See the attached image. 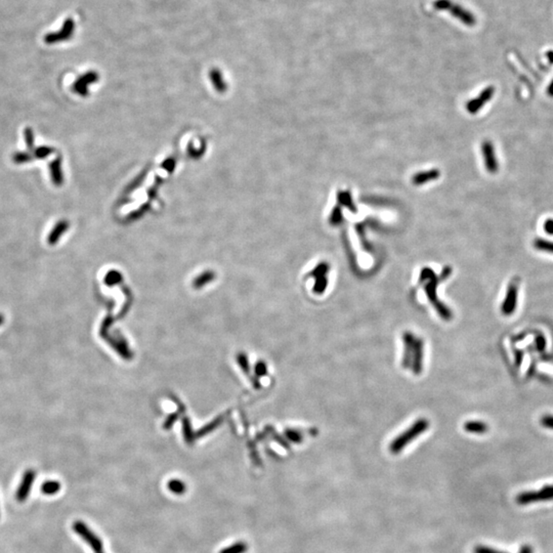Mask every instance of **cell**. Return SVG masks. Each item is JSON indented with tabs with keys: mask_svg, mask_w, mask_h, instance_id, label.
Wrapping results in <instances>:
<instances>
[{
	"mask_svg": "<svg viewBox=\"0 0 553 553\" xmlns=\"http://www.w3.org/2000/svg\"><path fill=\"white\" fill-rule=\"evenodd\" d=\"M405 351L403 358V367L412 368L413 372L417 375L422 371L423 365V341L421 338L416 337L413 333L406 332L403 335Z\"/></svg>",
	"mask_w": 553,
	"mask_h": 553,
	"instance_id": "cell-1",
	"label": "cell"
},
{
	"mask_svg": "<svg viewBox=\"0 0 553 553\" xmlns=\"http://www.w3.org/2000/svg\"><path fill=\"white\" fill-rule=\"evenodd\" d=\"M428 427H429L428 420L423 418L416 420L412 425H411V427L407 428L406 431H404L403 433H401L393 439L389 445V451L392 454L400 453L406 448V446L409 443L413 442L417 436L421 435L423 432L426 431Z\"/></svg>",
	"mask_w": 553,
	"mask_h": 553,
	"instance_id": "cell-2",
	"label": "cell"
},
{
	"mask_svg": "<svg viewBox=\"0 0 553 553\" xmlns=\"http://www.w3.org/2000/svg\"><path fill=\"white\" fill-rule=\"evenodd\" d=\"M420 281L421 282H423V281L427 282V284L425 285V290H426L425 292L427 293L428 298L431 301V303L434 305L438 315L441 316L444 320L452 319V311L444 303L439 301L438 298H437V296H436L437 280H436L435 274L432 273L430 268H424L422 273H421Z\"/></svg>",
	"mask_w": 553,
	"mask_h": 553,
	"instance_id": "cell-3",
	"label": "cell"
},
{
	"mask_svg": "<svg viewBox=\"0 0 553 553\" xmlns=\"http://www.w3.org/2000/svg\"><path fill=\"white\" fill-rule=\"evenodd\" d=\"M434 6L437 9H444L449 10L451 15H453L456 19L460 20L463 24L467 26H472L475 24V19L469 11L465 10L461 6L454 4L449 0H437L434 3Z\"/></svg>",
	"mask_w": 553,
	"mask_h": 553,
	"instance_id": "cell-4",
	"label": "cell"
},
{
	"mask_svg": "<svg viewBox=\"0 0 553 553\" xmlns=\"http://www.w3.org/2000/svg\"><path fill=\"white\" fill-rule=\"evenodd\" d=\"M75 21L72 18H68L65 20L60 31L48 33L44 36V42L46 44H54L71 39L75 33Z\"/></svg>",
	"mask_w": 553,
	"mask_h": 553,
	"instance_id": "cell-5",
	"label": "cell"
},
{
	"mask_svg": "<svg viewBox=\"0 0 553 553\" xmlns=\"http://www.w3.org/2000/svg\"><path fill=\"white\" fill-rule=\"evenodd\" d=\"M552 499H553V486H546L540 491L520 493L516 497V502L519 505H527L538 501H546Z\"/></svg>",
	"mask_w": 553,
	"mask_h": 553,
	"instance_id": "cell-6",
	"label": "cell"
},
{
	"mask_svg": "<svg viewBox=\"0 0 553 553\" xmlns=\"http://www.w3.org/2000/svg\"><path fill=\"white\" fill-rule=\"evenodd\" d=\"M73 530L91 546L95 553H102V541L88 529L86 524L83 523L82 521H76L73 524Z\"/></svg>",
	"mask_w": 553,
	"mask_h": 553,
	"instance_id": "cell-7",
	"label": "cell"
},
{
	"mask_svg": "<svg viewBox=\"0 0 553 553\" xmlns=\"http://www.w3.org/2000/svg\"><path fill=\"white\" fill-rule=\"evenodd\" d=\"M517 296H518V285L515 282H511V284L507 288L504 301L501 305V311L505 316L512 315L517 305Z\"/></svg>",
	"mask_w": 553,
	"mask_h": 553,
	"instance_id": "cell-8",
	"label": "cell"
},
{
	"mask_svg": "<svg viewBox=\"0 0 553 553\" xmlns=\"http://www.w3.org/2000/svg\"><path fill=\"white\" fill-rule=\"evenodd\" d=\"M98 79L97 74L94 71H89V72L85 73L84 75L80 76L72 85L73 90L81 96H86L88 93L87 85L96 82Z\"/></svg>",
	"mask_w": 553,
	"mask_h": 553,
	"instance_id": "cell-9",
	"label": "cell"
},
{
	"mask_svg": "<svg viewBox=\"0 0 553 553\" xmlns=\"http://www.w3.org/2000/svg\"><path fill=\"white\" fill-rule=\"evenodd\" d=\"M35 471L32 469H28L27 471H25L22 481L20 484V487L18 489L17 495L16 497L17 499L22 502L25 501L28 498V495H29L30 491H31V487L34 484V480H35Z\"/></svg>",
	"mask_w": 553,
	"mask_h": 553,
	"instance_id": "cell-10",
	"label": "cell"
},
{
	"mask_svg": "<svg viewBox=\"0 0 553 553\" xmlns=\"http://www.w3.org/2000/svg\"><path fill=\"white\" fill-rule=\"evenodd\" d=\"M481 151H483V155L485 157V164L487 170L491 173H495L498 170V162L497 159H496L493 144L491 141L486 140L485 143H483V146H481Z\"/></svg>",
	"mask_w": 553,
	"mask_h": 553,
	"instance_id": "cell-11",
	"label": "cell"
},
{
	"mask_svg": "<svg viewBox=\"0 0 553 553\" xmlns=\"http://www.w3.org/2000/svg\"><path fill=\"white\" fill-rule=\"evenodd\" d=\"M69 226L70 223L66 219H62L59 222H56V224L53 226V229L51 230V232L47 237V243L50 246H54L55 244H58L62 236L69 230Z\"/></svg>",
	"mask_w": 553,
	"mask_h": 553,
	"instance_id": "cell-12",
	"label": "cell"
},
{
	"mask_svg": "<svg viewBox=\"0 0 553 553\" xmlns=\"http://www.w3.org/2000/svg\"><path fill=\"white\" fill-rule=\"evenodd\" d=\"M49 171L51 180L55 187H62L64 183V175L62 170V157L58 156L49 164Z\"/></svg>",
	"mask_w": 553,
	"mask_h": 553,
	"instance_id": "cell-13",
	"label": "cell"
},
{
	"mask_svg": "<svg viewBox=\"0 0 553 553\" xmlns=\"http://www.w3.org/2000/svg\"><path fill=\"white\" fill-rule=\"evenodd\" d=\"M463 427L465 431L476 434L486 433L489 429L488 425L483 421H467L464 423Z\"/></svg>",
	"mask_w": 553,
	"mask_h": 553,
	"instance_id": "cell-14",
	"label": "cell"
},
{
	"mask_svg": "<svg viewBox=\"0 0 553 553\" xmlns=\"http://www.w3.org/2000/svg\"><path fill=\"white\" fill-rule=\"evenodd\" d=\"M493 94H494V87H488L487 89H485L480 93V96L477 98V100H474L470 104L471 112H476L481 106L485 105L486 102L490 100V98L493 96Z\"/></svg>",
	"mask_w": 553,
	"mask_h": 553,
	"instance_id": "cell-15",
	"label": "cell"
},
{
	"mask_svg": "<svg viewBox=\"0 0 553 553\" xmlns=\"http://www.w3.org/2000/svg\"><path fill=\"white\" fill-rule=\"evenodd\" d=\"M474 553H506V552L496 550L494 548H490V547H486V546H476L474 548ZM519 553H533V549L529 545H523L521 547Z\"/></svg>",
	"mask_w": 553,
	"mask_h": 553,
	"instance_id": "cell-16",
	"label": "cell"
},
{
	"mask_svg": "<svg viewBox=\"0 0 553 553\" xmlns=\"http://www.w3.org/2000/svg\"><path fill=\"white\" fill-rule=\"evenodd\" d=\"M534 247L539 251L553 254V241H547L544 239H536L534 241Z\"/></svg>",
	"mask_w": 553,
	"mask_h": 553,
	"instance_id": "cell-17",
	"label": "cell"
},
{
	"mask_svg": "<svg viewBox=\"0 0 553 553\" xmlns=\"http://www.w3.org/2000/svg\"><path fill=\"white\" fill-rule=\"evenodd\" d=\"M61 490V484L55 480H48L42 485L41 491L45 495H54Z\"/></svg>",
	"mask_w": 553,
	"mask_h": 553,
	"instance_id": "cell-18",
	"label": "cell"
},
{
	"mask_svg": "<svg viewBox=\"0 0 553 553\" xmlns=\"http://www.w3.org/2000/svg\"><path fill=\"white\" fill-rule=\"evenodd\" d=\"M33 155L30 152H16L12 155V161L16 164H24L32 161Z\"/></svg>",
	"mask_w": 553,
	"mask_h": 553,
	"instance_id": "cell-19",
	"label": "cell"
},
{
	"mask_svg": "<svg viewBox=\"0 0 553 553\" xmlns=\"http://www.w3.org/2000/svg\"><path fill=\"white\" fill-rule=\"evenodd\" d=\"M167 487H168V490H169L170 492H172V493H174V494H176V495H181V494H183L184 492H186V490H187L186 485H184L181 480H177V479H171V480H170L169 483H168V485H167Z\"/></svg>",
	"mask_w": 553,
	"mask_h": 553,
	"instance_id": "cell-20",
	"label": "cell"
},
{
	"mask_svg": "<svg viewBox=\"0 0 553 553\" xmlns=\"http://www.w3.org/2000/svg\"><path fill=\"white\" fill-rule=\"evenodd\" d=\"M24 137L26 140V145L28 150L32 154L35 150V137H34V131L32 130V128L30 127H27V128L24 130Z\"/></svg>",
	"mask_w": 553,
	"mask_h": 553,
	"instance_id": "cell-21",
	"label": "cell"
},
{
	"mask_svg": "<svg viewBox=\"0 0 553 553\" xmlns=\"http://www.w3.org/2000/svg\"><path fill=\"white\" fill-rule=\"evenodd\" d=\"M54 152V149L50 148V147H46V146H42L39 148H36L34 150V152L32 153L33 157L37 158V159H45L48 156H50L52 153Z\"/></svg>",
	"mask_w": 553,
	"mask_h": 553,
	"instance_id": "cell-22",
	"label": "cell"
},
{
	"mask_svg": "<svg viewBox=\"0 0 553 553\" xmlns=\"http://www.w3.org/2000/svg\"><path fill=\"white\" fill-rule=\"evenodd\" d=\"M248 547L245 543L243 542H239L234 544L233 546L230 547H226L224 549H222L219 553H244L245 551H247Z\"/></svg>",
	"mask_w": 553,
	"mask_h": 553,
	"instance_id": "cell-23",
	"label": "cell"
},
{
	"mask_svg": "<svg viewBox=\"0 0 553 553\" xmlns=\"http://www.w3.org/2000/svg\"><path fill=\"white\" fill-rule=\"evenodd\" d=\"M540 423L542 426L546 427V428H550L553 429V416L551 415H545L541 418Z\"/></svg>",
	"mask_w": 553,
	"mask_h": 553,
	"instance_id": "cell-24",
	"label": "cell"
},
{
	"mask_svg": "<svg viewBox=\"0 0 553 553\" xmlns=\"http://www.w3.org/2000/svg\"><path fill=\"white\" fill-rule=\"evenodd\" d=\"M536 344H537V348H538L539 351H543V350L545 349V347H546V339H545V337H544L542 334H540V335H538V336H537V338H536Z\"/></svg>",
	"mask_w": 553,
	"mask_h": 553,
	"instance_id": "cell-25",
	"label": "cell"
},
{
	"mask_svg": "<svg viewBox=\"0 0 553 553\" xmlns=\"http://www.w3.org/2000/svg\"><path fill=\"white\" fill-rule=\"evenodd\" d=\"M544 231L548 234V235H553V218H549L547 220H545L544 224Z\"/></svg>",
	"mask_w": 553,
	"mask_h": 553,
	"instance_id": "cell-26",
	"label": "cell"
},
{
	"mask_svg": "<svg viewBox=\"0 0 553 553\" xmlns=\"http://www.w3.org/2000/svg\"><path fill=\"white\" fill-rule=\"evenodd\" d=\"M547 93H548L549 96L553 97V80H552V82H551L550 85H549V87H548V89H547Z\"/></svg>",
	"mask_w": 553,
	"mask_h": 553,
	"instance_id": "cell-27",
	"label": "cell"
},
{
	"mask_svg": "<svg viewBox=\"0 0 553 553\" xmlns=\"http://www.w3.org/2000/svg\"><path fill=\"white\" fill-rule=\"evenodd\" d=\"M516 358H517V361H515V362H516V365L519 366L520 363H521V360H522V354H521L520 351L516 352ZM516 358H515V359H516Z\"/></svg>",
	"mask_w": 553,
	"mask_h": 553,
	"instance_id": "cell-28",
	"label": "cell"
},
{
	"mask_svg": "<svg viewBox=\"0 0 553 553\" xmlns=\"http://www.w3.org/2000/svg\"><path fill=\"white\" fill-rule=\"evenodd\" d=\"M547 56H548V59H550V62L553 63V51H548Z\"/></svg>",
	"mask_w": 553,
	"mask_h": 553,
	"instance_id": "cell-29",
	"label": "cell"
},
{
	"mask_svg": "<svg viewBox=\"0 0 553 553\" xmlns=\"http://www.w3.org/2000/svg\"><path fill=\"white\" fill-rule=\"evenodd\" d=\"M4 320H5V319H4V316H3L2 314H0V326H2V325H3Z\"/></svg>",
	"mask_w": 553,
	"mask_h": 553,
	"instance_id": "cell-30",
	"label": "cell"
}]
</instances>
